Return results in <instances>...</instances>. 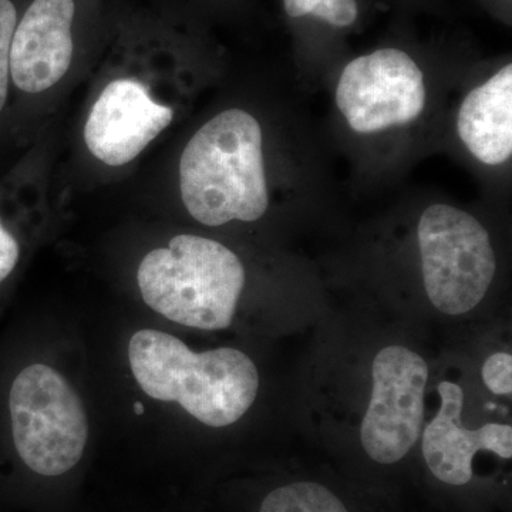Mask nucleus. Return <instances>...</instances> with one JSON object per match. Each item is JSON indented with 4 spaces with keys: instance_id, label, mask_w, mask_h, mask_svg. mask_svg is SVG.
Here are the masks:
<instances>
[{
    "instance_id": "obj_13",
    "label": "nucleus",
    "mask_w": 512,
    "mask_h": 512,
    "mask_svg": "<svg viewBox=\"0 0 512 512\" xmlns=\"http://www.w3.org/2000/svg\"><path fill=\"white\" fill-rule=\"evenodd\" d=\"M284 8L289 18L312 16L339 29L349 28L359 18L357 0H284Z\"/></svg>"
},
{
    "instance_id": "obj_10",
    "label": "nucleus",
    "mask_w": 512,
    "mask_h": 512,
    "mask_svg": "<svg viewBox=\"0 0 512 512\" xmlns=\"http://www.w3.org/2000/svg\"><path fill=\"white\" fill-rule=\"evenodd\" d=\"M74 0H33L16 26L10 46V74L26 93L52 89L73 57Z\"/></svg>"
},
{
    "instance_id": "obj_6",
    "label": "nucleus",
    "mask_w": 512,
    "mask_h": 512,
    "mask_svg": "<svg viewBox=\"0 0 512 512\" xmlns=\"http://www.w3.org/2000/svg\"><path fill=\"white\" fill-rule=\"evenodd\" d=\"M427 380L426 359L406 346H386L373 359L372 394L359 436L366 460L373 467H399L419 443Z\"/></svg>"
},
{
    "instance_id": "obj_11",
    "label": "nucleus",
    "mask_w": 512,
    "mask_h": 512,
    "mask_svg": "<svg viewBox=\"0 0 512 512\" xmlns=\"http://www.w3.org/2000/svg\"><path fill=\"white\" fill-rule=\"evenodd\" d=\"M457 131L467 150L490 167L507 163L512 154V66L471 90L461 103Z\"/></svg>"
},
{
    "instance_id": "obj_1",
    "label": "nucleus",
    "mask_w": 512,
    "mask_h": 512,
    "mask_svg": "<svg viewBox=\"0 0 512 512\" xmlns=\"http://www.w3.org/2000/svg\"><path fill=\"white\" fill-rule=\"evenodd\" d=\"M128 362L148 397L178 403L195 420L214 429L237 423L258 396V367L242 350L195 353L170 333L143 329L128 342Z\"/></svg>"
},
{
    "instance_id": "obj_5",
    "label": "nucleus",
    "mask_w": 512,
    "mask_h": 512,
    "mask_svg": "<svg viewBox=\"0 0 512 512\" xmlns=\"http://www.w3.org/2000/svg\"><path fill=\"white\" fill-rule=\"evenodd\" d=\"M424 291L447 316H463L484 301L497 272L487 228L474 215L433 204L417 224Z\"/></svg>"
},
{
    "instance_id": "obj_3",
    "label": "nucleus",
    "mask_w": 512,
    "mask_h": 512,
    "mask_svg": "<svg viewBox=\"0 0 512 512\" xmlns=\"http://www.w3.org/2000/svg\"><path fill=\"white\" fill-rule=\"evenodd\" d=\"M137 281L148 308L165 319L192 329L224 330L237 312L245 268L221 242L184 234L148 252Z\"/></svg>"
},
{
    "instance_id": "obj_9",
    "label": "nucleus",
    "mask_w": 512,
    "mask_h": 512,
    "mask_svg": "<svg viewBox=\"0 0 512 512\" xmlns=\"http://www.w3.org/2000/svg\"><path fill=\"white\" fill-rule=\"evenodd\" d=\"M173 116V110L157 103L143 83L114 80L90 111L84 141L97 160L120 167L140 156L170 126Z\"/></svg>"
},
{
    "instance_id": "obj_15",
    "label": "nucleus",
    "mask_w": 512,
    "mask_h": 512,
    "mask_svg": "<svg viewBox=\"0 0 512 512\" xmlns=\"http://www.w3.org/2000/svg\"><path fill=\"white\" fill-rule=\"evenodd\" d=\"M481 379L495 396L510 397L512 393L511 353L497 352L488 356L481 369Z\"/></svg>"
},
{
    "instance_id": "obj_7",
    "label": "nucleus",
    "mask_w": 512,
    "mask_h": 512,
    "mask_svg": "<svg viewBox=\"0 0 512 512\" xmlns=\"http://www.w3.org/2000/svg\"><path fill=\"white\" fill-rule=\"evenodd\" d=\"M424 73L413 57L383 47L346 64L336 106L355 133L373 134L419 119L426 109Z\"/></svg>"
},
{
    "instance_id": "obj_12",
    "label": "nucleus",
    "mask_w": 512,
    "mask_h": 512,
    "mask_svg": "<svg viewBox=\"0 0 512 512\" xmlns=\"http://www.w3.org/2000/svg\"><path fill=\"white\" fill-rule=\"evenodd\" d=\"M244 490L248 497L225 498L238 504L237 512H383L365 507L342 485L315 476L274 477L271 483Z\"/></svg>"
},
{
    "instance_id": "obj_8",
    "label": "nucleus",
    "mask_w": 512,
    "mask_h": 512,
    "mask_svg": "<svg viewBox=\"0 0 512 512\" xmlns=\"http://www.w3.org/2000/svg\"><path fill=\"white\" fill-rule=\"evenodd\" d=\"M439 413L421 431V456L426 474L450 493H467L476 483L474 460L481 451L504 461L512 458L511 424L488 423L476 430L464 427V390L444 380L439 384Z\"/></svg>"
},
{
    "instance_id": "obj_2",
    "label": "nucleus",
    "mask_w": 512,
    "mask_h": 512,
    "mask_svg": "<svg viewBox=\"0 0 512 512\" xmlns=\"http://www.w3.org/2000/svg\"><path fill=\"white\" fill-rule=\"evenodd\" d=\"M262 128L247 111H222L192 136L180 161L181 198L207 227L261 220L269 208Z\"/></svg>"
},
{
    "instance_id": "obj_4",
    "label": "nucleus",
    "mask_w": 512,
    "mask_h": 512,
    "mask_svg": "<svg viewBox=\"0 0 512 512\" xmlns=\"http://www.w3.org/2000/svg\"><path fill=\"white\" fill-rule=\"evenodd\" d=\"M9 413L26 470L46 483L70 478L89 441V419L72 384L43 363L25 367L10 387Z\"/></svg>"
},
{
    "instance_id": "obj_14",
    "label": "nucleus",
    "mask_w": 512,
    "mask_h": 512,
    "mask_svg": "<svg viewBox=\"0 0 512 512\" xmlns=\"http://www.w3.org/2000/svg\"><path fill=\"white\" fill-rule=\"evenodd\" d=\"M18 13L10 0H0V111L8 97L10 46L15 33Z\"/></svg>"
},
{
    "instance_id": "obj_16",
    "label": "nucleus",
    "mask_w": 512,
    "mask_h": 512,
    "mask_svg": "<svg viewBox=\"0 0 512 512\" xmlns=\"http://www.w3.org/2000/svg\"><path fill=\"white\" fill-rule=\"evenodd\" d=\"M19 254L18 242L0 222V282L5 281L12 274L18 264Z\"/></svg>"
}]
</instances>
